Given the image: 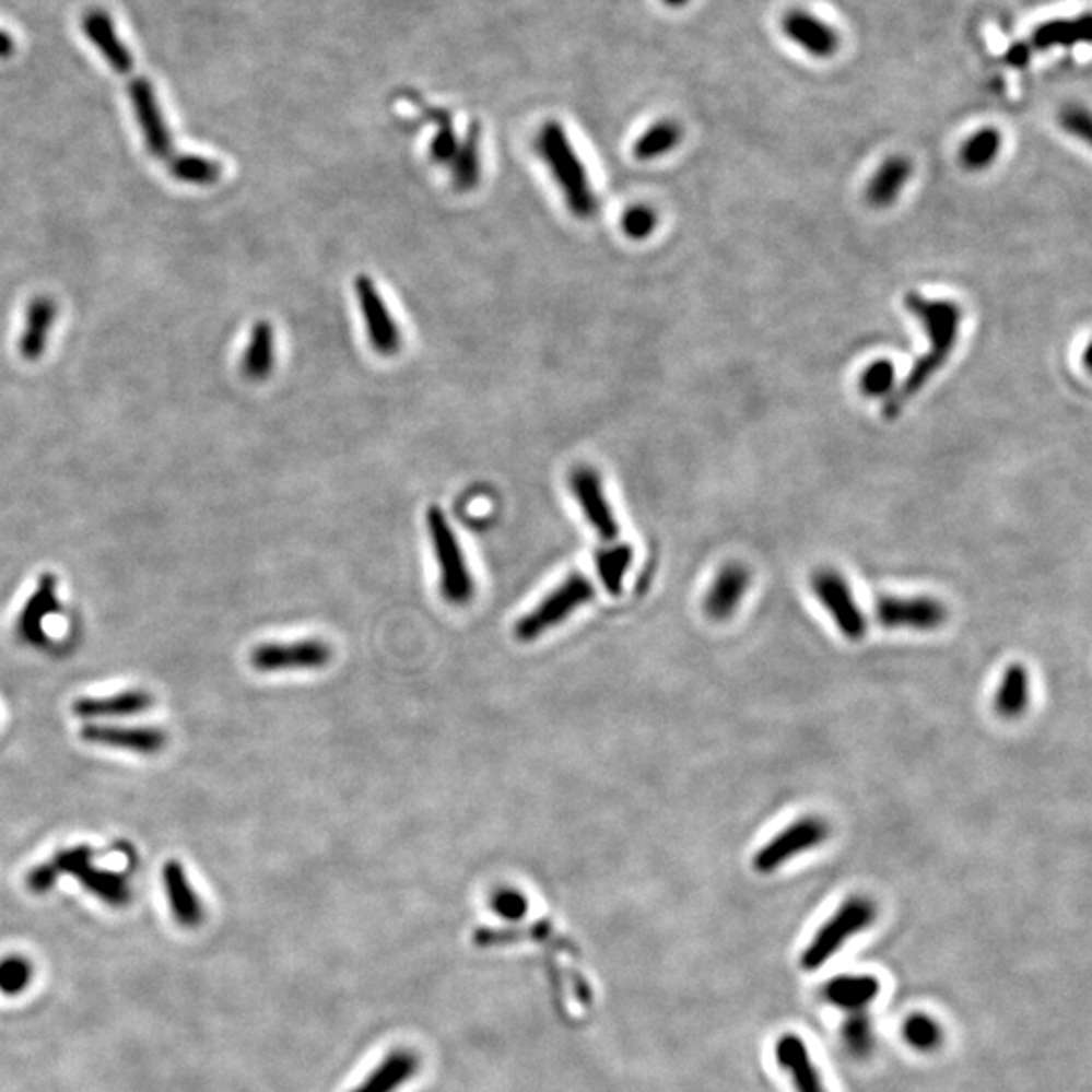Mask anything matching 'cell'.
<instances>
[{"label":"cell","instance_id":"10","mask_svg":"<svg viewBox=\"0 0 1092 1092\" xmlns=\"http://www.w3.org/2000/svg\"><path fill=\"white\" fill-rule=\"evenodd\" d=\"M354 292H356V302H359V308H361L364 324H366V337H368L371 347L380 356H387V359L395 356L397 352L401 351L403 338H401L399 324L392 320V314L385 297L378 292L377 283L363 273L354 280Z\"/></svg>","mask_w":1092,"mask_h":1092},{"label":"cell","instance_id":"33","mask_svg":"<svg viewBox=\"0 0 1092 1092\" xmlns=\"http://www.w3.org/2000/svg\"><path fill=\"white\" fill-rule=\"evenodd\" d=\"M166 166H168L171 175L183 183H189V185H213L223 175L221 164L202 158V156H195V154H180L178 152Z\"/></svg>","mask_w":1092,"mask_h":1092},{"label":"cell","instance_id":"18","mask_svg":"<svg viewBox=\"0 0 1092 1092\" xmlns=\"http://www.w3.org/2000/svg\"><path fill=\"white\" fill-rule=\"evenodd\" d=\"M81 28H83V35L90 39V43L102 54V57L108 61L109 68L114 69L116 73L124 75V73L132 71L134 68L132 54L121 43L116 28H114V23H111V16L106 11H102V9L87 11L81 19Z\"/></svg>","mask_w":1092,"mask_h":1092},{"label":"cell","instance_id":"13","mask_svg":"<svg viewBox=\"0 0 1092 1092\" xmlns=\"http://www.w3.org/2000/svg\"><path fill=\"white\" fill-rule=\"evenodd\" d=\"M568 485L575 500L579 502L580 510L585 514L587 522L594 526L595 532L601 539L611 542L620 537V525L615 520V514L611 510V504L606 498L603 484L599 473L594 468L580 466L571 472Z\"/></svg>","mask_w":1092,"mask_h":1092},{"label":"cell","instance_id":"14","mask_svg":"<svg viewBox=\"0 0 1092 1092\" xmlns=\"http://www.w3.org/2000/svg\"><path fill=\"white\" fill-rule=\"evenodd\" d=\"M81 739L99 747L124 749L138 755H156L166 747V732L156 727H121L90 723L81 728Z\"/></svg>","mask_w":1092,"mask_h":1092},{"label":"cell","instance_id":"12","mask_svg":"<svg viewBox=\"0 0 1092 1092\" xmlns=\"http://www.w3.org/2000/svg\"><path fill=\"white\" fill-rule=\"evenodd\" d=\"M130 99H132L136 120L144 134L150 154L164 164H168L178 152L175 150L173 134L166 128V121H164L158 99H156V92L150 85V81L144 80V78L132 81L130 83Z\"/></svg>","mask_w":1092,"mask_h":1092},{"label":"cell","instance_id":"30","mask_svg":"<svg viewBox=\"0 0 1092 1092\" xmlns=\"http://www.w3.org/2000/svg\"><path fill=\"white\" fill-rule=\"evenodd\" d=\"M454 185L458 190H472L480 180L482 156H480V124H473L466 140L458 146L454 156Z\"/></svg>","mask_w":1092,"mask_h":1092},{"label":"cell","instance_id":"41","mask_svg":"<svg viewBox=\"0 0 1092 1092\" xmlns=\"http://www.w3.org/2000/svg\"><path fill=\"white\" fill-rule=\"evenodd\" d=\"M458 138L451 128V121L444 120L432 142V158L439 164H451L458 152Z\"/></svg>","mask_w":1092,"mask_h":1092},{"label":"cell","instance_id":"24","mask_svg":"<svg viewBox=\"0 0 1092 1092\" xmlns=\"http://www.w3.org/2000/svg\"><path fill=\"white\" fill-rule=\"evenodd\" d=\"M1032 698V682L1030 672L1022 664H1011L1001 676L994 706L996 713L1003 718H1018L1024 715Z\"/></svg>","mask_w":1092,"mask_h":1092},{"label":"cell","instance_id":"21","mask_svg":"<svg viewBox=\"0 0 1092 1092\" xmlns=\"http://www.w3.org/2000/svg\"><path fill=\"white\" fill-rule=\"evenodd\" d=\"M418 1054L411 1050H395L351 1092H397L419 1072Z\"/></svg>","mask_w":1092,"mask_h":1092},{"label":"cell","instance_id":"7","mask_svg":"<svg viewBox=\"0 0 1092 1092\" xmlns=\"http://www.w3.org/2000/svg\"><path fill=\"white\" fill-rule=\"evenodd\" d=\"M827 837H830L827 822L820 815H806L787 825L777 836L771 837L765 846H761L753 858V866L756 872L771 874L799 854L822 846Z\"/></svg>","mask_w":1092,"mask_h":1092},{"label":"cell","instance_id":"43","mask_svg":"<svg viewBox=\"0 0 1092 1092\" xmlns=\"http://www.w3.org/2000/svg\"><path fill=\"white\" fill-rule=\"evenodd\" d=\"M1030 57H1032V47L1030 43H1015L1011 45L1006 54V61L1013 66V68H1025L1030 63Z\"/></svg>","mask_w":1092,"mask_h":1092},{"label":"cell","instance_id":"19","mask_svg":"<svg viewBox=\"0 0 1092 1092\" xmlns=\"http://www.w3.org/2000/svg\"><path fill=\"white\" fill-rule=\"evenodd\" d=\"M747 589H749V571L744 566H723L704 599L706 615L715 621L728 620L741 606Z\"/></svg>","mask_w":1092,"mask_h":1092},{"label":"cell","instance_id":"32","mask_svg":"<svg viewBox=\"0 0 1092 1092\" xmlns=\"http://www.w3.org/2000/svg\"><path fill=\"white\" fill-rule=\"evenodd\" d=\"M1001 134L996 128H982L961 146V162L970 171H982L998 158Z\"/></svg>","mask_w":1092,"mask_h":1092},{"label":"cell","instance_id":"2","mask_svg":"<svg viewBox=\"0 0 1092 1092\" xmlns=\"http://www.w3.org/2000/svg\"><path fill=\"white\" fill-rule=\"evenodd\" d=\"M537 150L563 192L568 211L579 219L594 216L599 207L594 185L577 150L573 149L565 128L559 121L549 120L540 128Z\"/></svg>","mask_w":1092,"mask_h":1092},{"label":"cell","instance_id":"45","mask_svg":"<svg viewBox=\"0 0 1092 1092\" xmlns=\"http://www.w3.org/2000/svg\"><path fill=\"white\" fill-rule=\"evenodd\" d=\"M661 2H664V4H668V7H672V9H680V7L688 4L690 0H661Z\"/></svg>","mask_w":1092,"mask_h":1092},{"label":"cell","instance_id":"40","mask_svg":"<svg viewBox=\"0 0 1092 1092\" xmlns=\"http://www.w3.org/2000/svg\"><path fill=\"white\" fill-rule=\"evenodd\" d=\"M1058 120L1068 134L1077 136L1084 142H1091L1092 120L1091 114L1087 109L1080 108V106H1068L1060 111Z\"/></svg>","mask_w":1092,"mask_h":1092},{"label":"cell","instance_id":"22","mask_svg":"<svg viewBox=\"0 0 1092 1092\" xmlns=\"http://www.w3.org/2000/svg\"><path fill=\"white\" fill-rule=\"evenodd\" d=\"M57 316V304L54 297L39 296L31 302L27 310V322L23 328V334L19 338V354L33 363L45 354L49 330Z\"/></svg>","mask_w":1092,"mask_h":1092},{"label":"cell","instance_id":"28","mask_svg":"<svg viewBox=\"0 0 1092 1092\" xmlns=\"http://www.w3.org/2000/svg\"><path fill=\"white\" fill-rule=\"evenodd\" d=\"M913 166L903 156H894L884 162L872 176L868 187V201L874 207H890L903 192L906 180L911 178Z\"/></svg>","mask_w":1092,"mask_h":1092},{"label":"cell","instance_id":"1","mask_svg":"<svg viewBox=\"0 0 1092 1092\" xmlns=\"http://www.w3.org/2000/svg\"><path fill=\"white\" fill-rule=\"evenodd\" d=\"M904 306L925 326L930 347L929 352L920 356L918 363L911 368L903 385L886 399L884 418L889 419L899 418L904 407L911 403L918 392L925 389L930 378L943 368V364L949 361L951 352L955 349L959 324H961V310L953 302L929 300L917 292H911L904 296Z\"/></svg>","mask_w":1092,"mask_h":1092},{"label":"cell","instance_id":"15","mask_svg":"<svg viewBox=\"0 0 1092 1092\" xmlns=\"http://www.w3.org/2000/svg\"><path fill=\"white\" fill-rule=\"evenodd\" d=\"M57 577L54 573L40 575L39 583L27 603L21 609L16 620V634L28 646L40 647L47 644L45 620L59 611V595H57Z\"/></svg>","mask_w":1092,"mask_h":1092},{"label":"cell","instance_id":"35","mask_svg":"<svg viewBox=\"0 0 1092 1092\" xmlns=\"http://www.w3.org/2000/svg\"><path fill=\"white\" fill-rule=\"evenodd\" d=\"M904 1038L920 1052L935 1050L941 1042V1028L925 1013L911 1015L904 1024Z\"/></svg>","mask_w":1092,"mask_h":1092},{"label":"cell","instance_id":"23","mask_svg":"<svg viewBox=\"0 0 1092 1092\" xmlns=\"http://www.w3.org/2000/svg\"><path fill=\"white\" fill-rule=\"evenodd\" d=\"M775 1052H777L779 1065L791 1072L797 1092H825L820 1072L811 1062V1056H809L808 1046L803 1044V1040L797 1038L794 1034H787L777 1042V1050Z\"/></svg>","mask_w":1092,"mask_h":1092},{"label":"cell","instance_id":"8","mask_svg":"<svg viewBox=\"0 0 1092 1092\" xmlns=\"http://www.w3.org/2000/svg\"><path fill=\"white\" fill-rule=\"evenodd\" d=\"M811 591L820 599L823 609L836 623L839 634L852 642L862 639L868 632V621L858 606L854 591L834 568H820L811 577Z\"/></svg>","mask_w":1092,"mask_h":1092},{"label":"cell","instance_id":"11","mask_svg":"<svg viewBox=\"0 0 1092 1092\" xmlns=\"http://www.w3.org/2000/svg\"><path fill=\"white\" fill-rule=\"evenodd\" d=\"M332 660V651L322 639H302L290 644H261L251 651L257 672L318 670Z\"/></svg>","mask_w":1092,"mask_h":1092},{"label":"cell","instance_id":"38","mask_svg":"<svg viewBox=\"0 0 1092 1092\" xmlns=\"http://www.w3.org/2000/svg\"><path fill=\"white\" fill-rule=\"evenodd\" d=\"M492 911L504 920H522L528 913V899L520 890L498 889L490 896Z\"/></svg>","mask_w":1092,"mask_h":1092},{"label":"cell","instance_id":"4","mask_svg":"<svg viewBox=\"0 0 1092 1092\" xmlns=\"http://www.w3.org/2000/svg\"><path fill=\"white\" fill-rule=\"evenodd\" d=\"M874 918H877V906L872 901L864 896H852L837 908L836 915L815 932V937L811 939V943L806 947L803 955L799 959V965L806 971L820 970L827 959L836 955L849 937L870 927Z\"/></svg>","mask_w":1092,"mask_h":1092},{"label":"cell","instance_id":"37","mask_svg":"<svg viewBox=\"0 0 1092 1092\" xmlns=\"http://www.w3.org/2000/svg\"><path fill=\"white\" fill-rule=\"evenodd\" d=\"M896 371L890 361H874L860 375V391L866 397H884L894 387Z\"/></svg>","mask_w":1092,"mask_h":1092},{"label":"cell","instance_id":"3","mask_svg":"<svg viewBox=\"0 0 1092 1092\" xmlns=\"http://www.w3.org/2000/svg\"><path fill=\"white\" fill-rule=\"evenodd\" d=\"M427 532L432 537L433 553L439 566V589L445 601L466 606L472 601L473 585L470 566L466 563L458 537L439 506H430L425 513Z\"/></svg>","mask_w":1092,"mask_h":1092},{"label":"cell","instance_id":"26","mask_svg":"<svg viewBox=\"0 0 1092 1092\" xmlns=\"http://www.w3.org/2000/svg\"><path fill=\"white\" fill-rule=\"evenodd\" d=\"M1091 37V16L1082 14L1079 19H1054L1042 23L1030 39V47L1038 51H1048L1054 47H1072L1084 43Z\"/></svg>","mask_w":1092,"mask_h":1092},{"label":"cell","instance_id":"27","mask_svg":"<svg viewBox=\"0 0 1092 1092\" xmlns=\"http://www.w3.org/2000/svg\"><path fill=\"white\" fill-rule=\"evenodd\" d=\"M275 363V337L273 326L266 320L257 322L251 330L247 349L243 354V375L249 380H263L270 377Z\"/></svg>","mask_w":1092,"mask_h":1092},{"label":"cell","instance_id":"17","mask_svg":"<svg viewBox=\"0 0 1092 1092\" xmlns=\"http://www.w3.org/2000/svg\"><path fill=\"white\" fill-rule=\"evenodd\" d=\"M162 884L168 899V906L173 911V917L178 925L195 929L204 920V906L197 894V890L190 884L189 874L185 866L178 860H168L162 868Z\"/></svg>","mask_w":1092,"mask_h":1092},{"label":"cell","instance_id":"6","mask_svg":"<svg viewBox=\"0 0 1092 1092\" xmlns=\"http://www.w3.org/2000/svg\"><path fill=\"white\" fill-rule=\"evenodd\" d=\"M94 849L90 846H73V848L59 849L51 858V862L55 864V868L61 877L69 874V877L78 878L81 886L87 892H92L95 899H99L102 903L114 906V908H121V906L130 904L132 889H130L128 880L118 872L97 868L94 864Z\"/></svg>","mask_w":1092,"mask_h":1092},{"label":"cell","instance_id":"31","mask_svg":"<svg viewBox=\"0 0 1092 1092\" xmlns=\"http://www.w3.org/2000/svg\"><path fill=\"white\" fill-rule=\"evenodd\" d=\"M680 140H682V130L676 121H656L635 140L634 156L642 162L656 161L670 150H674Z\"/></svg>","mask_w":1092,"mask_h":1092},{"label":"cell","instance_id":"9","mask_svg":"<svg viewBox=\"0 0 1092 1092\" xmlns=\"http://www.w3.org/2000/svg\"><path fill=\"white\" fill-rule=\"evenodd\" d=\"M947 607L935 597H878L874 603V618L878 625L889 630H913L930 632L939 630L947 621Z\"/></svg>","mask_w":1092,"mask_h":1092},{"label":"cell","instance_id":"5","mask_svg":"<svg viewBox=\"0 0 1092 1092\" xmlns=\"http://www.w3.org/2000/svg\"><path fill=\"white\" fill-rule=\"evenodd\" d=\"M594 597L591 580L583 573H571L561 587H556L542 603L516 623L514 634L520 642H535L540 635L561 625L585 603L594 601Z\"/></svg>","mask_w":1092,"mask_h":1092},{"label":"cell","instance_id":"25","mask_svg":"<svg viewBox=\"0 0 1092 1092\" xmlns=\"http://www.w3.org/2000/svg\"><path fill=\"white\" fill-rule=\"evenodd\" d=\"M880 984L872 975H839L825 985V998L842 1010L862 1011L878 998Z\"/></svg>","mask_w":1092,"mask_h":1092},{"label":"cell","instance_id":"36","mask_svg":"<svg viewBox=\"0 0 1092 1092\" xmlns=\"http://www.w3.org/2000/svg\"><path fill=\"white\" fill-rule=\"evenodd\" d=\"M656 227H658V215L647 204L630 207L621 216V230L634 242H644Z\"/></svg>","mask_w":1092,"mask_h":1092},{"label":"cell","instance_id":"42","mask_svg":"<svg viewBox=\"0 0 1092 1092\" xmlns=\"http://www.w3.org/2000/svg\"><path fill=\"white\" fill-rule=\"evenodd\" d=\"M61 878V874L57 872L55 864L49 860V862L37 864L35 868H31L27 874V889L35 894H47L49 890L55 889L57 880Z\"/></svg>","mask_w":1092,"mask_h":1092},{"label":"cell","instance_id":"39","mask_svg":"<svg viewBox=\"0 0 1092 1092\" xmlns=\"http://www.w3.org/2000/svg\"><path fill=\"white\" fill-rule=\"evenodd\" d=\"M842 1034L849 1052H854L856 1056H864L872 1048V1025L862 1011H854V1015L844 1024Z\"/></svg>","mask_w":1092,"mask_h":1092},{"label":"cell","instance_id":"20","mask_svg":"<svg viewBox=\"0 0 1092 1092\" xmlns=\"http://www.w3.org/2000/svg\"><path fill=\"white\" fill-rule=\"evenodd\" d=\"M152 696L146 690H124L104 698H80L73 702L71 711L83 720H99V718H121L134 716L149 711Z\"/></svg>","mask_w":1092,"mask_h":1092},{"label":"cell","instance_id":"34","mask_svg":"<svg viewBox=\"0 0 1092 1092\" xmlns=\"http://www.w3.org/2000/svg\"><path fill=\"white\" fill-rule=\"evenodd\" d=\"M33 963L23 955L0 959V991L4 996H19L33 982Z\"/></svg>","mask_w":1092,"mask_h":1092},{"label":"cell","instance_id":"29","mask_svg":"<svg viewBox=\"0 0 1092 1092\" xmlns=\"http://www.w3.org/2000/svg\"><path fill=\"white\" fill-rule=\"evenodd\" d=\"M597 573L603 583L609 595H620L623 589V580L634 563V549L625 542L620 544H609L603 551L597 553Z\"/></svg>","mask_w":1092,"mask_h":1092},{"label":"cell","instance_id":"44","mask_svg":"<svg viewBox=\"0 0 1092 1092\" xmlns=\"http://www.w3.org/2000/svg\"><path fill=\"white\" fill-rule=\"evenodd\" d=\"M14 54L13 35L0 28V59H9Z\"/></svg>","mask_w":1092,"mask_h":1092},{"label":"cell","instance_id":"16","mask_svg":"<svg viewBox=\"0 0 1092 1092\" xmlns=\"http://www.w3.org/2000/svg\"><path fill=\"white\" fill-rule=\"evenodd\" d=\"M783 33L801 47L806 54L818 59H827L839 49V35L836 28L808 11H789L783 16Z\"/></svg>","mask_w":1092,"mask_h":1092}]
</instances>
